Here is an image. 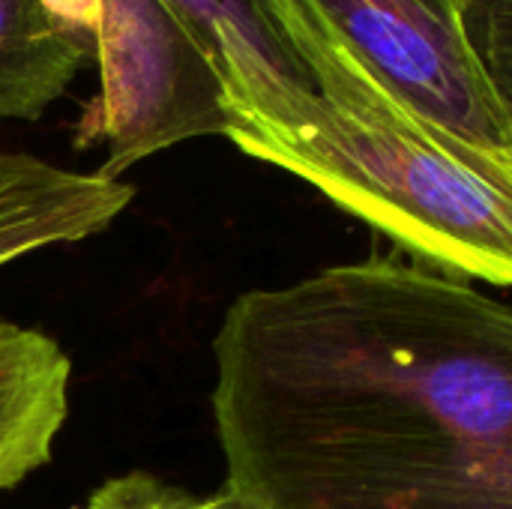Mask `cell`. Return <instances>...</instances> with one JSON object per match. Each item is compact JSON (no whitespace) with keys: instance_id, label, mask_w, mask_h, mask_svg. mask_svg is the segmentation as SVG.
Here are the masks:
<instances>
[{"instance_id":"1","label":"cell","mask_w":512,"mask_h":509,"mask_svg":"<svg viewBox=\"0 0 512 509\" xmlns=\"http://www.w3.org/2000/svg\"><path fill=\"white\" fill-rule=\"evenodd\" d=\"M210 405L243 509H512V306L414 258L234 297Z\"/></svg>"},{"instance_id":"2","label":"cell","mask_w":512,"mask_h":509,"mask_svg":"<svg viewBox=\"0 0 512 509\" xmlns=\"http://www.w3.org/2000/svg\"><path fill=\"white\" fill-rule=\"evenodd\" d=\"M273 6L318 93L231 144L315 186L414 261L512 288V177L393 99L306 0Z\"/></svg>"},{"instance_id":"3","label":"cell","mask_w":512,"mask_h":509,"mask_svg":"<svg viewBox=\"0 0 512 509\" xmlns=\"http://www.w3.org/2000/svg\"><path fill=\"white\" fill-rule=\"evenodd\" d=\"M99 93L87 102L75 144L105 147L102 177L192 138L228 135L222 81L162 0H99Z\"/></svg>"},{"instance_id":"4","label":"cell","mask_w":512,"mask_h":509,"mask_svg":"<svg viewBox=\"0 0 512 509\" xmlns=\"http://www.w3.org/2000/svg\"><path fill=\"white\" fill-rule=\"evenodd\" d=\"M438 135L512 177V120L465 30V0H306Z\"/></svg>"},{"instance_id":"5","label":"cell","mask_w":512,"mask_h":509,"mask_svg":"<svg viewBox=\"0 0 512 509\" xmlns=\"http://www.w3.org/2000/svg\"><path fill=\"white\" fill-rule=\"evenodd\" d=\"M213 63L228 108V141L291 117L318 93L273 0H162Z\"/></svg>"},{"instance_id":"6","label":"cell","mask_w":512,"mask_h":509,"mask_svg":"<svg viewBox=\"0 0 512 509\" xmlns=\"http://www.w3.org/2000/svg\"><path fill=\"white\" fill-rule=\"evenodd\" d=\"M129 201L132 186L123 180L0 150V270L33 252L102 234Z\"/></svg>"},{"instance_id":"7","label":"cell","mask_w":512,"mask_h":509,"mask_svg":"<svg viewBox=\"0 0 512 509\" xmlns=\"http://www.w3.org/2000/svg\"><path fill=\"white\" fill-rule=\"evenodd\" d=\"M72 360L42 330L0 318V492L45 468L69 417Z\"/></svg>"},{"instance_id":"8","label":"cell","mask_w":512,"mask_h":509,"mask_svg":"<svg viewBox=\"0 0 512 509\" xmlns=\"http://www.w3.org/2000/svg\"><path fill=\"white\" fill-rule=\"evenodd\" d=\"M90 57L96 45L42 0H0V120H39Z\"/></svg>"},{"instance_id":"9","label":"cell","mask_w":512,"mask_h":509,"mask_svg":"<svg viewBox=\"0 0 512 509\" xmlns=\"http://www.w3.org/2000/svg\"><path fill=\"white\" fill-rule=\"evenodd\" d=\"M84 509H243L225 492L195 495L150 471H129L90 492Z\"/></svg>"},{"instance_id":"10","label":"cell","mask_w":512,"mask_h":509,"mask_svg":"<svg viewBox=\"0 0 512 509\" xmlns=\"http://www.w3.org/2000/svg\"><path fill=\"white\" fill-rule=\"evenodd\" d=\"M465 30L512 120V0H465Z\"/></svg>"},{"instance_id":"11","label":"cell","mask_w":512,"mask_h":509,"mask_svg":"<svg viewBox=\"0 0 512 509\" xmlns=\"http://www.w3.org/2000/svg\"><path fill=\"white\" fill-rule=\"evenodd\" d=\"M45 9L66 27L78 30L96 45V18H99V0H42Z\"/></svg>"}]
</instances>
